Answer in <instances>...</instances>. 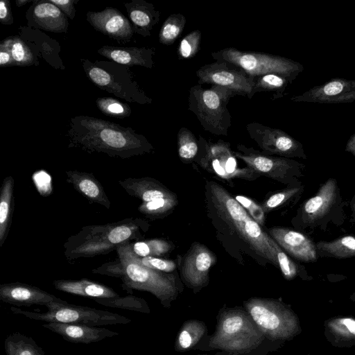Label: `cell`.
<instances>
[{"label": "cell", "instance_id": "6da1fadb", "mask_svg": "<svg viewBox=\"0 0 355 355\" xmlns=\"http://www.w3.org/2000/svg\"><path fill=\"white\" fill-rule=\"evenodd\" d=\"M68 127L67 147L88 153L128 159L149 153L154 149L146 137L133 128L94 116L71 117Z\"/></svg>", "mask_w": 355, "mask_h": 355}, {"label": "cell", "instance_id": "7a4b0ae2", "mask_svg": "<svg viewBox=\"0 0 355 355\" xmlns=\"http://www.w3.org/2000/svg\"><path fill=\"white\" fill-rule=\"evenodd\" d=\"M277 344L266 338L243 306L223 304L216 315L214 331L198 350H218L220 355H267Z\"/></svg>", "mask_w": 355, "mask_h": 355}, {"label": "cell", "instance_id": "3957f363", "mask_svg": "<svg viewBox=\"0 0 355 355\" xmlns=\"http://www.w3.org/2000/svg\"><path fill=\"white\" fill-rule=\"evenodd\" d=\"M148 227L145 220L133 218L83 226L67 239L64 254L69 261L106 254L124 244L140 241Z\"/></svg>", "mask_w": 355, "mask_h": 355}, {"label": "cell", "instance_id": "277c9868", "mask_svg": "<svg viewBox=\"0 0 355 355\" xmlns=\"http://www.w3.org/2000/svg\"><path fill=\"white\" fill-rule=\"evenodd\" d=\"M209 187L212 203L219 217L259 256L277 267V243L227 190L216 182H210Z\"/></svg>", "mask_w": 355, "mask_h": 355}, {"label": "cell", "instance_id": "5b68a950", "mask_svg": "<svg viewBox=\"0 0 355 355\" xmlns=\"http://www.w3.org/2000/svg\"><path fill=\"white\" fill-rule=\"evenodd\" d=\"M130 243L120 246L116 252L123 264L119 279L121 286L129 294L134 290L147 291L153 294L166 309L171 307L178 295L183 291L176 277L142 266L130 248Z\"/></svg>", "mask_w": 355, "mask_h": 355}, {"label": "cell", "instance_id": "8992f818", "mask_svg": "<svg viewBox=\"0 0 355 355\" xmlns=\"http://www.w3.org/2000/svg\"><path fill=\"white\" fill-rule=\"evenodd\" d=\"M346 205L336 179L329 178L320 185L315 195L300 205L292 225L302 232L315 228L326 231L330 223L340 226L345 220Z\"/></svg>", "mask_w": 355, "mask_h": 355}, {"label": "cell", "instance_id": "52a82bcc", "mask_svg": "<svg viewBox=\"0 0 355 355\" xmlns=\"http://www.w3.org/2000/svg\"><path fill=\"white\" fill-rule=\"evenodd\" d=\"M80 62L87 78L99 89L130 103H152V98L140 87L128 66L111 60L92 62L82 58Z\"/></svg>", "mask_w": 355, "mask_h": 355}, {"label": "cell", "instance_id": "ba28073f", "mask_svg": "<svg viewBox=\"0 0 355 355\" xmlns=\"http://www.w3.org/2000/svg\"><path fill=\"white\" fill-rule=\"evenodd\" d=\"M236 95L223 87L211 85L208 89L197 84L189 89L188 109L196 116L205 130L227 136L232 125V116L227 105Z\"/></svg>", "mask_w": 355, "mask_h": 355}, {"label": "cell", "instance_id": "9c48e42d", "mask_svg": "<svg viewBox=\"0 0 355 355\" xmlns=\"http://www.w3.org/2000/svg\"><path fill=\"white\" fill-rule=\"evenodd\" d=\"M211 55L215 60L235 65L250 76L275 73L286 78L291 84L304 70L301 63L282 56L232 47L212 52Z\"/></svg>", "mask_w": 355, "mask_h": 355}, {"label": "cell", "instance_id": "30bf717a", "mask_svg": "<svg viewBox=\"0 0 355 355\" xmlns=\"http://www.w3.org/2000/svg\"><path fill=\"white\" fill-rule=\"evenodd\" d=\"M44 313L24 311L11 306L10 311L31 320L66 324H81L90 326L125 324L131 320L108 311L97 309L85 306L69 304L66 301L51 302L46 305Z\"/></svg>", "mask_w": 355, "mask_h": 355}, {"label": "cell", "instance_id": "8fae6325", "mask_svg": "<svg viewBox=\"0 0 355 355\" xmlns=\"http://www.w3.org/2000/svg\"><path fill=\"white\" fill-rule=\"evenodd\" d=\"M233 151L235 157L246 164L258 175H263L286 184L288 187L302 185L306 166L295 159L267 155L243 144L236 146Z\"/></svg>", "mask_w": 355, "mask_h": 355}, {"label": "cell", "instance_id": "7c38bea8", "mask_svg": "<svg viewBox=\"0 0 355 355\" xmlns=\"http://www.w3.org/2000/svg\"><path fill=\"white\" fill-rule=\"evenodd\" d=\"M243 307L269 340L277 342L291 334V315L279 300L252 297L243 301Z\"/></svg>", "mask_w": 355, "mask_h": 355}, {"label": "cell", "instance_id": "4fadbf2b", "mask_svg": "<svg viewBox=\"0 0 355 355\" xmlns=\"http://www.w3.org/2000/svg\"><path fill=\"white\" fill-rule=\"evenodd\" d=\"M199 151L196 161L207 171L225 178H248L257 174L249 167H237L236 157L229 143L218 140L217 142L207 141L200 135L198 139Z\"/></svg>", "mask_w": 355, "mask_h": 355}, {"label": "cell", "instance_id": "5bb4252c", "mask_svg": "<svg viewBox=\"0 0 355 355\" xmlns=\"http://www.w3.org/2000/svg\"><path fill=\"white\" fill-rule=\"evenodd\" d=\"M246 130L265 155L307 158L302 144L280 129L254 121L246 125Z\"/></svg>", "mask_w": 355, "mask_h": 355}, {"label": "cell", "instance_id": "9a60e30c", "mask_svg": "<svg viewBox=\"0 0 355 355\" xmlns=\"http://www.w3.org/2000/svg\"><path fill=\"white\" fill-rule=\"evenodd\" d=\"M198 83L210 84L233 91L236 95H250L254 86V77L243 70L225 61H217L200 67L196 72Z\"/></svg>", "mask_w": 355, "mask_h": 355}, {"label": "cell", "instance_id": "2e32d148", "mask_svg": "<svg viewBox=\"0 0 355 355\" xmlns=\"http://www.w3.org/2000/svg\"><path fill=\"white\" fill-rule=\"evenodd\" d=\"M293 102L315 103H345L355 101V80L332 78L291 98Z\"/></svg>", "mask_w": 355, "mask_h": 355}, {"label": "cell", "instance_id": "e0dca14e", "mask_svg": "<svg viewBox=\"0 0 355 355\" xmlns=\"http://www.w3.org/2000/svg\"><path fill=\"white\" fill-rule=\"evenodd\" d=\"M215 261L213 252L202 244L196 243L188 251L182 266V277L194 293L208 285L209 272Z\"/></svg>", "mask_w": 355, "mask_h": 355}, {"label": "cell", "instance_id": "ac0fdd59", "mask_svg": "<svg viewBox=\"0 0 355 355\" xmlns=\"http://www.w3.org/2000/svg\"><path fill=\"white\" fill-rule=\"evenodd\" d=\"M86 19L94 29L119 44L129 42L135 33L130 20L114 8L107 7L101 11H88Z\"/></svg>", "mask_w": 355, "mask_h": 355}, {"label": "cell", "instance_id": "d6986e66", "mask_svg": "<svg viewBox=\"0 0 355 355\" xmlns=\"http://www.w3.org/2000/svg\"><path fill=\"white\" fill-rule=\"evenodd\" d=\"M270 237L289 256L304 263H315L319 259L316 243L297 230L274 227L268 230Z\"/></svg>", "mask_w": 355, "mask_h": 355}, {"label": "cell", "instance_id": "ffe728a7", "mask_svg": "<svg viewBox=\"0 0 355 355\" xmlns=\"http://www.w3.org/2000/svg\"><path fill=\"white\" fill-rule=\"evenodd\" d=\"M27 26L54 33L68 31V17L49 0H35L26 11Z\"/></svg>", "mask_w": 355, "mask_h": 355}, {"label": "cell", "instance_id": "44dd1931", "mask_svg": "<svg viewBox=\"0 0 355 355\" xmlns=\"http://www.w3.org/2000/svg\"><path fill=\"white\" fill-rule=\"evenodd\" d=\"M0 300L15 306H46L51 302L63 301L38 287L20 282L0 284Z\"/></svg>", "mask_w": 355, "mask_h": 355}, {"label": "cell", "instance_id": "7402d4cb", "mask_svg": "<svg viewBox=\"0 0 355 355\" xmlns=\"http://www.w3.org/2000/svg\"><path fill=\"white\" fill-rule=\"evenodd\" d=\"M42 327L73 343L90 344L119 335V333L104 327L81 324L51 322L42 324Z\"/></svg>", "mask_w": 355, "mask_h": 355}, {"label": "cell", "instance_id": "603a6c76", "mask_svg": "<svg viewBox=\"0 0 355 355\" xmlns=\"http://www.w3.org/2000/svg\"><path fill=\"white\" fill-rule=\"evenodd\" d=\"M97 52L108 60L128 67L138 66L152 69L154 66V48L104 45Z\"/></svg>", "mask_w": 355, "mask_h": 355}, {"label": "cell", "instance_id": "cb8c5ba5", "mask_svg": "<svg viewBox=\"0 0 355 355\" xmlns=\"http://www.w3.org/2000/svg\"><path fill=\"white\" fill-rule=\"evenodd\" d=\"M65 174L67 182L90 203L110 208V200L101 183L92 173L71 170L67 171Z\"/></svg>", "mask_w": 355, "mask_h": 355}, {"label": "cell", "instance_id": "d4e9b609", "mask_svg": "<svg viewBox=\"0 0 355 355\" xmlns=\"http://www.w3.org/2000/svg\"><path fill=\"white\" fill-rule=\"evenodd\" d=\"M135 33L146 37L159 22V11L145 0H132L123 4Z\"/></svg>", "mask_w": 355, "mask_h": 355}, {"label": "cell", "instance_id": "484cf974", "mask_svg": "<svg viewBox=\"0 0 355 355\" xmlns=\"http://www.w3.org/2000/svg\"><path fill=\"white\" fill-rule=\"evenodd\" d=\"M19 36L32 44L37 49L40 58L55 69H64L62 60L60 57L61 47L59 43L40 30L28 26L19 28Z\"/></svg>", "mask_w": 355, "mask_h": 355}, {"label": "cell", "instance_id": "4316f807", "mask_svg": "<svg viewBox=\"0 0 355 355\" xmlns=\"http://www.w3.org/2000/svg\"><path fill=\"white\" fill-rule=\"evenodd\" d=\"M118 182L127 193L141 200L143 202L161 198H176L164 185L151 178H128L120 180Z\"/></svg>", "mask_w": 355, "mask_h": 355}, {"label": "cell", "instance_id": "83f0119b", "mask_svg": "<svg viewBox=\"0 0 355 355\" xmlns=\"http://www.w3.org/2000/svg\"><path fill=\"white\" fill-rule=\"evenodd\" d=\"M55 289L67 293L95 299L119 296L112 288L83 278L78 280L58 279L53 282Z\"/></svg>", "mask_w": 355, "mask_h": 355}, {"label": "cell", "instance_id": "f1b7e54d", "mask_svg": "<svg viewBox=\"0 0 355 355\" xmlns=\"http://www.w3.org/2000/svg\"><path fill=\"white\" fill-rule=\"evenodd\" d=\"M208 335V328L204 321L187 320L183 322L177 334L174 349L180 353L198 350Z\"/></svg>", "mask_w": 355, "mask_h": 355}, {"label": "cell", "instance_id": "f546056e", "mask_svg": "<svg viewBox=\"0 0 355 355\" xmlns=\"http://www.w3.org/2000/svg\"><path fill=\"white\" fill-rule=\"evenodd\" d=\"M14 179L11 175L6 177L0 189V248L8 237L14 210Z\"/></svg>", "mask_w": 355, "mask_h": 355}, {"label": "cell", "instance_id": "4dcf8cb0", "mask_svg": "<svg viewBox=\"0 0 355 355\" xmlns=\"http://www.w3.org/2000/svg\"><path fill=\"white\" fill-rule=\"evenodd\" d=\"M318 258L349 259L355 257V235L342 236L330 241L316 243Z\"/></svg>", "mask_w": 355, "mask_h": 355}, {"label": "cell", "instance_id": "1f68e13d", "mask_svg": "<svg viewBox=\"0 0 355 355\" xmlns=\"http://www.w3.org/2000/svg\"><path fill=\"white\" fill-rule=\"evenodd\" d=\"M10 49L14 66H38L40 58L36 48L30 42L23 40L19 35L5 38Z\"/></svg>", "mask_w": 355, "mask_h": 355}, {"label": "cell", "instance_id": "d6a6232c", "mask_svg": "<svg viewBox=\"0 0 355 355\" xmlns=\"http://www.w3.org/2000/svg\"><path fill=\"white\" fill-rule=\"evenodd\" d=\"M6 355H46L35 340L19 332L8 335L4 341Z\"/></svg>", "mask_w": 355, "mask_h": 355}, {"label": "cell", "instance_id": "836d02e7", "mask_svg": "<svg viewBox=\"0 0 355 355\" xmlns=\"http://www.w3.org/2000/svg\"><path fill=\"white\" fill-rule=\"evenodd\" d=\"M289 84L291 83L286 78L275 73L254 77V86L250 99L256 93L262 92H272V99L282 98Z\"/></svg>", "mask_w": 355, "mask_h": 355}, {"label": "cell", "instance_id": "e575fe53", "mask_svg": "<svg viewBox=\"0 0 355 355\" xmlns=\"http://www.w3.org/2000/svg\"><path fill=\"white\" fill-rule=\"evenodd\" d=\"M304 191L303 184L297 187H288L274 193L262 204L261 207L265 213L284 207L291 203L295 204Z\"/></svg>", "mask_w": 355, "mask_h": 355}, {"label": "cell", "instance_id": "d590c367", "mask_svg": "<svg viewBox=\"0 0 355 355\" xmlns=\"http://www.w3.org/2000/svg\"><path fill=\"white\" fill-rule=\"evenodd\" d=\"M187 23L180 13L170 15L162 24L158 35L159 42L164 45H172L182 34Z\"/></svg>", "mask_w": 355, "mask_h": 355}, {"label": "cell", "instance_id": "8d00e7d4", "mask_svg": "<svg viewBox=\"0 0 355 355\" xmlns=\"http://www.w3.org/2000/svg\"><path fill=\"white\" fill-rule=\"evenodd\" d=\"M98 304L111 308H116L129 311H137L142 313H150V309L146 301L141 297L132 295L114 298L95 299Z\"/></svg>", "mask_w": 355, "mask_h": 355}, {"label": "cell", "instance_id": "74e56055", "mask_svg": "<svg viewBox=\"0 0 355 355\" xmlns=\"http://www.w3.org/2000/svg\"><path fill=\"white\" fill-rule=\"evenodd\" d=\"M130 245L133 253L139 257H159L166 254L171 249L170 243L161 239L137 241Z\"/></svg>", "mask_w": 355, "mask_h": 355}, {"label": "cell", "instance_id": "f35d334b", "mask_svg": "<svg viewBox=\"0 0 355 355\" xmlns=\"http://www.w3.org/2000/svg\"><path fill=\"white\" fill-rule=\"evenodd\" d=\"M178 152L181 159L189 162L193 159L199 151L198 139L187 128H181L177 135Z\"/></svg>", "mask_w": 355, "mask_h": 355}, {"label": "cell", "instance_id": "ab89813d", "mask_svg": "<svg viewBox=\"0 0 355 355\" xmlns=\"http://www.w3.org/2000/svg\"><path fill=\"white\" fill-rule=\"evenodd\" d=\"M98 109L105 115L116 119H125L132 114L130 107L112 97H98L96 100Z\"/></svg>", "mask_w": 355, "mask_h": 355}, {"label": "cell", "instance_id": "60d3db41", "mask_svg": "<svg viewBox=\"0 0 355 355\" xmlns=\"http://www.w3.org/2000/svg\"><path fill=\"white\" fill-rule=\"evenodd\" d=\"M277 267L284 278L291 280L297 276L306 277L307 272L304 266L297 263L277 243L275 245Z\"/></svg>", "mask_w": 355, "mask_h": 355}, {"label": "cell", "instance_id": "b9f144b4", "mask_svg": "<svg viewBox=\"0 0 355 355\" xmlns=\"http://www.w3.org/2000/svg\"><path fill=\"white\" fill-rule=\"evenodd\" d=\"M178 203L177 198H161L150 202H142L138 207V211L149 218H157L167 214Z\"/></svg>", "mask_w": 355, "mask_h": 355}, {"label": "cell", "instance_id": "7bdbcfd3", "mask_svg": "<svg viewBox=\"0 0 355 355\" xmlns=\"http://www.w3.org/2000/svg\"><path fill=\"white\" fill-rule=\"evenodd\" d=\"M202 33L199 30L190 32L180 41L178 48L179 59H190L194 57L200 49Z\"/></svg>", "mask_w": 355, "mask_h": 355}, {"label": "cell", "instance_id": "ee69618b", "mask_svg": "<svg viewBox=\"0 0 355 355\" xmlns=\"http://www.w3.org/2000/svg\"><path fill=\"white\" fill-rule=\"evenodd\" d=\"M136 257L138 261L142 266L158 271L170 273L176 267L175 263L171 260L155 257Z\"/></svg>", "mask_w": 355, "mask_h": 355}, {"label": "cell", "instance_id": "f6af8a7d", "mask_svg": "<svg viewBox=\"0 0 355 355\" xmlns=\"http://www.w3.org/2000/svg\"><path fill=\"white\" fill-rule=\"evenodd\" d=\"M234 198L245 210H247L248 214L260 226L263 225L265 222V212L261 205L256 203L252 199L243 196H236Z\"/></svg>", "mask_w": 355, "mask_h": 355}, {"label": "cell", "instance_id": "bcb514c9", "mask_svg": "<svg viewBox=\"0 0 355 355\" xmlns=\"http://www.w3.org/2000/svg\"><path fill=\"white\" fill-rule=\"evenodd\" d=\"M123 270V264L118 257L114 261L106 262L99 267L93 269L92 273L110 276L112 277H120Z\"/></svg>", "mask_w": 355, "mask_h": 355}, {"label": "cell", "instance_id": "7dc6e473", "mask_svg": "<svg viewBox=\"0 0 355 355\" xmlns=\"http://www.w3.org/2000/svg\"><path fill=\"white\" fill-rule=\"evenodd\" d=\"M55 5L70 19H73L76 15L75 4L79 0H49Z\"/></svg>", "mask_w": 355, "mask_h": 355}, {"label": "cell", "instance_id": "c3c4849f", "mask_svg": "<svg viewBox=\"0 0 355 355\" xmlns=\"http://www.w3.org/2000/svg\"><path fill=\"white\" fill-rule=\"evenodd\" d=\"M0 21L3 25H11L14 19L8 0H1L0 1Z\"/></svg>", "mask_w": 355, "mask_h": 355}, {"label": "cell", "instance_id": "681fc988", "mask_svg": "<svg viewBox=\"0 0 355 355\" xmlns=\"http://www.w3.org/2000/svg\"><path fill=\"white\" fill-rule=\"evenodd\" d=\"M0 66L1 67L14 66L13 60L5 39L0 43Z\"/></svg>", "mask_w": 355, "mask_h": 355}, {"label": "cell", "instance_id": "f907efd6", "mask_svg": "<svg viewBox=\"0 0 355 355\" xmlns=\"http://www.w3.org/2000/svg\"><path fill=\"white\" fill-rule=\"evenodd\" d=\"M345 150L350 154H352L355 157V134H353L349 138Z\"/></svg>", "mask_w": 355, "mask_h": 355}, {"label": "cell", "instance_id": "816d5d0a", "mask_svg": "<svg viewBox=\"0 0 355 355\" xmlns=\"http://www.w3.org/2000/svg\"><path fill=\"white\" fill-rule=\"evenodd\" d=\"M342 323L347 327L352 334H355V320L351 318H345L342 320Z\"/></svg>", "mask_w": 355, "mask_h": 355}, {"label": "cell", "instance_id": "f5cc1de1", "mask_svg": "<svg viewBox=\"0 0 355 355\" xmlns=\"http://www.w3.org/2000/svg\"><path fill=\"white\" fill-rule=\"evenodd\" d=\"M349 205L352 211V222L355 223V194L352 197Z\"/></svg>", "mask_w": 355, "mask_h": 355}, {"label": "cell", "instance_id": "db71d44e", "mask_svg": "<svg viewBox=\"0 0 355 355\" xmlns=\"http://www.w3.org/2000/svg\"><path fill=\"white\" fill-rule=\"evenodd\" d=\"M34 1L35 0H16L15 4H16L17 7L20 8V7L25 6L26 4H27L28 3H31V2L33 3Z\"/></svg>", "mask_w": 355, "mask_h": 355}, {"label": "cell", "instance_id": "11a10c76", "mask_svg": "<svg viewBox=\"0 0 355 355\" xmlns=\"http://www.w3.org/2000/svg\"><path fill=\"white\" fill-rule=\"evenodd\" d=\"M197 355H220L219 353L217 352L215 354H197Z\"/></svg>", "mask_w": 355, "mask_h": 355}]
</instances>
